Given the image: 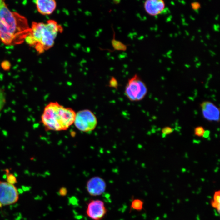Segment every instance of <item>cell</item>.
<instances>
[{"instance_id":"10","label":"cell","mask_w":220,"mask_h":220,"mask_svg":"<svg viewBox=\"0 0 220 220\" xmlns=\"http://www.w3.org/2000/svg\"><path fill=\"white\" fill-rule=\"evenodd\" d=\"M143 7L148 14L155 17L162 14L164 11L166 5L163 0H147L145 1Z\"/></svg>"},{"instance_id":"11","label":"cell","mask_w":220,"mask_h":220,"mask_svg":"<svg viewBox=\"0 0 220 220\" xmlns=\"http://www.w3.org/2000/svg\"><path fill=\"white\" fill-rule=\"evenodd\" d=\"M33 2L39 12L44 15L52 14L57 7V3L54 0H37Z\"/></svg>"},{"instance_id":"22","label":"cell","mask_w":220,"mask_h":220,"mask_svg":"<svg viewBox=\"0 0 220 220\" xmlns=\"http://www.w3.org/2000/svg\"><path fill=\"white\" fill-rule=\"evenodd\" d=\"M210 135V132L209 131H206V132H205V133L204 134V136L203 137V138H207L209 136V135Z\"/></svg>"},{"instance_id":"2","label":"cell","mask_w":220,"mask_h":220,"mask_svg":"<svg viewBox=\"0 0 220 220\" xmlns=\"http://www.w3.org/2000/svg\"><path fill=\"white\" fill-rule=\"evenodd\" d=\"M63 31L62 27L54 20H49L45 23L33 22L25 41L41 54L54 46L58 35Z\"/></svg>"},{"instance_id":"16","label":"cell","mask_w":220,"mask_h":220,"mask_svg":"<svg viewBox=\"0 0 220 220\" xmlns=\"http://www.w3.org/2000/svg\"><path fill=\"white\" fill-rule=\"evenodd\" d=\"M6 102V94L4 91L0 88V112L4 107Z\"/></svg>"},{"instance_id":"15","label":"cell","mask_w":220,"mask_h":220,"mask_svg":"<svg viewBox=\"0 0 220 220\" xmlns=\"http://www.w3.org/2000/svg\"><path fill=\"white\" fill-rule=\"evenodd\" d=\"M112 46L115 50L119 51H126L127 49V46L119 41H117L113 38L112 41Z\"/></svg>"},{"instance_id":"14","label":"cell","mask_w":220,"mask_h":220,"mask_svg":"<svg viewBox=\"0 0 220 220\" xmlns=\"http://www.w3.org/2000/svg\"><path fill=\"white\" fill-rule=\"evenodd\" d=\"M5 171L6 176L7 182L8 183L14 185L17 183L18 182L15 176L11 173L8 169H6L5 170Z\"/></svg>"},{"instance_id":"9","label":"cell","mask_w":220,"mask_h":220,"mask_svg":"<svg viewBox=\"0 0 220 220\" xmlns=\"http://www.w3.org/2000/svg\"><path fill=\"white\" fill-rule=\"evenodd\" d=\"M106 188L105 181L100 177H93L89 179L87 183V192L92 196L101 195L105 192Z\"/></svg>"},{"instance_id":"20","label":"cell","mask_w":220,"mask_h":220,"mask_svg":"<svg viewBox=\"0 0 220 220\" xmlns=\"http://www.w3.org/2000/svg\"><path fill=\"white\" fill-rule=\"evenodd\" d=\"M191 6L193 10L196 11L201 8V5L199 2H194L191 3Z\"/></svg>"},{"instance_id":"3","label":"cell","mask_w":220,"mask_h":220,"mask_svg":"<svg viewBox=\"0 0 220 220\" xmlns=\"http://www.w3.org/2000/svg\"><path fill=\"white\" fill-rule=\"evenodd\" d=\"M76 114L72 108L50 102L44 108L41 122L46 131H66L73 124Z\"/></svg>"},{"instance_id":"7","label":"cell","mask_w":220,"mask_h":220,"mask_svg":"<svg viewBox=\"0 0 220 220\" xmlns=\"http://www.w3.org/2000/svg\"><path fill=\"white\" fill-rule=\"evenodd\" d=\"M107 213V209L102 201L92 200L88 204L87 215L92 220H101L105 217Z\"/></svg>"},{"instance_id":"4","label":"cell","mask_w":220,"mask_h":220,"mask_svg":"<svg viewBox=\"0 0 220 220\" xmlns=\"http://www.w3.org/2000/svg\"><path fill=\"white\" fill-rule=\"evenodd\" d=\"M148 92L147 85L137 74L129 79L125 87V94L130 101H141Z\"/></svg>"},{"instance_id":"17","label":"cell","mask_w":220,"mask_h":220,"mask_svg":"<svg viewBox=\"0 0 220 220\" xmlns=\"http://www.w3.org/2000/svg\"><path fill=\"white\" fill-rule=\"evenodd\" d=\"M206 130L202 126H198L194 128V134L198 137H203Z\"/></svg>"},{"instance_id":"18","label":"cell","mask_w":220,"mask_h":220,"mask_svg":"<svg viewBox=\"0 0 220 220\" xmlns=\"http://www.w3.org/2000/svg\"><path fill=\"white\" fill-rule=\"evenodd\" d=\"M174 129L171 127H164V128L162 129V136L165 137L166 135H169L170 134L174 132Z\"/></svg>"},{"instance_id":"12","label":"cell","mask_w":220,"mask_h":220,"mask_svg":"<svg viewBox=\"0 0 220 220\" xmlns=\"http://www.w3.org/2000/svg\"><path fill=\"white\" fill-rule=\"evenodd\" d=\"M211 205L213 208L216 209L218 213H220V192L219 190L214 192L213 200L211 201Z\"/></svg>"},{"instance_id":"21","label":"cell","mask_w":220,"mask_h":220,"mask_svg":"<svg viewBox=\"0 0 220 220\" xmlns=\"http://www.w3.org/2000/svg\"><path fill=\"white\" fill-rule=\"evenodd\" d=\"M59 193L60 195L62 196H65L68 193V190L66 188L64 187L60 189L59 191Z\"/></svg>"},{"instance_id":"8","label":"cell","mask_w":220,"mask_h":220,"mask_svg":"<svg viewBox=\"0 0 220 220\" xmlns=\"http://www.w3.org/2000/svg\"><path fill=\"white\" fill-rule=\"evenodd\" d=\"M204 118L209 122H220V108L212 102L205 101L200 104Z\"/></svg>"},{"instance_id":"19","label":"cell","mask_w":220,"mask_h":220,"mask_svg":"<svg viewBox=\"0 0 220 220\" xmlns=\"http://www.w3.org/2000/svg\"><path fill=\"white\" fill-rule=\"evenodd\" d=\"M109 86L114 88H117L118 86V80L113 76H112L109 82Z\"/></svg>"},{"instance_id":"13","label":"cell","mask_w":220,"mask_h":220,"mask_svg":"<svg viewBox=\"0 0 220 220\" xmlns=\"http://www.w3.org/2000/svg\"><path fill=\"white\" fill-rule=\"evenodd\" d=\"M143 201L139 199H135L131 202V208L137 211H141L143 209Z\"/></svg>"},{"instance_id":"5","label":"cell","mask_w":220,"mask_h":220,"mask_svg":"<svg viewBox=\"0 0 220 220\" xmlns=\"http://www.w3.org/2000/svg\"><path fill=\"white\" fill-rule=\"evenodd\" d=\"M73 124L79 131L89 132L96 128L98 124L97 118L90 110H81L76 113Z\"/></svg>"},{"instance_id":"6","label":"cell","mask_w":220,"mask_h":220,"mask_svg":"<svg viewBox=\"0 0 220 220\" xmlns=\"http://www.w3.org/2000/svg\"><path fill=\"white\" fill-rule=\"evenodd\" d=\"M19 193L14 185L0 181V204L2 206L14 204L18 202Z\"/></svg>"},{"instance_id":"1","label":"cell","mask_w":220,"mask_h":220,"mask_svg":"<svg viewBox=\"0 0 220 220\" xmlns=\"http://www.w3.org/2000/svg\"><path fill=\"white\" fill-rule=\"evenodd\" d=\"M30 31L25 17L11 11L0 0V40L7 45L22 44Z\"/></svg>"}]
</instances>
